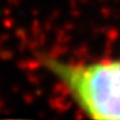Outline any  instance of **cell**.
Returning a JSON list of instances; mask_svg holds the SVG:
<instances>
[{"mask_svg":"<svg viewBox=\"0 0 120 120\" xmlns=\"http://www.w3.org/2000/svg\"><path fill=\"white\" fill-rule=\"evenodd\" d=\"M45 65L65 86L79 107L93 119H120V59Z\"/></svg>","mask_w":120,"mask_h":120,"instance_id":"cell-1","label":"cell"}]
</instances>
